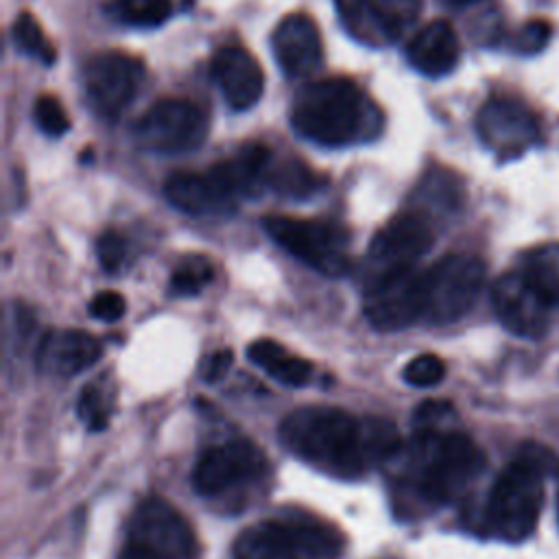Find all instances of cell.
I'll use <instances>...</instances> for the list:
<instances>
[{
    "instance_id": "1",
    "label": "cell",
    "mask_w": 559,
    "mask_h": 559,
    "mask_svg": "<svg viewBox=\"0 0 559 559\" xmlns=\"http://www.w3.org/2000/svg\"><path fill=\"white\" fill-rule=\"evenodd\" d=\"M280 439L288 452L334 478H360L373 463L402 450L393 421L358 419L334 406H304L284 417Z\"/></svg>"
},
{
    "instance_id": "2",
    "label": "cell",
    "mask_w": 559,
    "mask_h": 559,
    "mask_svg": "<svg viewBox=\"0 0 559 559\" xmlns=\"http://www.w3.org/2000/svg\"><path fill=\"white\" fill-rule=\"evenodd\" d=\"M483 467V450L463 432L413 435L400 493H413L426 504H445L459 498Z\"/></svg>"
},
{
    "instance_id": "3",
    "label": "cell",
    "mask_w": 559,
    "mask_h": 559,
    "mask_svg": "<svg viewBox=\"0 0 559 559\" xmlns=\"http://www.w3.org/2000/svg\"><path fill=\"white\" fill-rule=\"evenodd\" d=\"M293 129L325 146L349 144L367 133L369 107L358 85L345 76L308 83L290 107Z\"/></svg>"
},
{
    "instance_id": "4",
    "label": "cell",
    "mask_w": 559,
    "mask_h": 559,
    "mask_svg": "<svg viewBox=\"0 0 559 559\" xmlns=\"http://www.w3.org/2000/svg\"><path fill=\"white\" fill-rule=\"evenodd\" d=\"M546 465L535 450L520 452L493 480L485 520L493 535L504 542L526 539L539 520L544 502Z\"/></svg>"
},
{
    "instance_id": "5",
    "label": "cell",
    "mask_w": 559,
    "mask_h": 559,
    "mask_svg": "<svg viewBox=\"0 0 559 559\" xmlns=\"http://www.w3.org/2000/svg\"><path fill=\"white\" fill-rule=\"evenodd\" d=\"M485 282V264L467 253H450L421 271L424 321L445 325L459 321L476 304Z\"/></svg>"
},
{
    "instance_id": "6",
    "label": "cell",
    "mask_w": 559,
    "mask_h": 559,
    "mask_svg": "<svg viewBox=\"0 0 559 559\" xmlns=\"http://www.w3.org/2000/svg\"><path fill=\"white\" fill-rule=\"evenodd\" d=\"M557 290L542 271H509L493 282V312L511 334L539 338L548 330Z\"/></svg>"
},
{
    "instance_id": "7",
    "label": "cell",
    "mask_w": 559,
    "mask_h": 559,
    "mask_svg": "<svg viewBox=\"0 0 559 559\" xmlns=\"http://www.w3.org/2000/svg\"><path fill=\"white\" fill-rule=\"evenodd\" d=\"M264 229L282 249L323 275H343L349 266L347 231L338 225L293 216H266Z\"/></svg>"
},
{
    "instance_id": "8",
    "label": "cell",
    "mask_w": 559,
    "mask_h": 559,
    "mask_svg": "<svg viewBox=\"0 0 559 559\" xmlns=\"http://www.w3.org/2000/svg\"><path fill=\"white\" fill-rule=\"evenodd\" d=\"M205 111L188 98H162L135 122V140L153 153H186L207 135Z\"/></svg>"
},
{
    "instance_id": "9",
    "label": "cell",
    "mask_w": 559,
    "mask_h": 559,
    "mask_svg": "<svg viewBox=\"0 0 559 559\" xmlns=\"http://www.w3.org/2000/svg\"><path fill=\"white\" fill-rule=\"evenodd\" d=\"M144 81V66L122 50L94 55L85 66V92L92 107L107 118L120 116Z\"/></svg>"
},
{
    "instance_id": "10",
    "label": "cell",
    "mask_w": 559,
    "mask_h": 559,
    "mask_svg": "<svg viewBox=\"0 0 559 559\" xmlns=\"http://www.w3.org/2000/svg\"><path fill=\"white\" fill-rule=\"evenodd\" d=\"M365 317L382 332H395L424 321L421 271L413 266L378 275L365 297Z\"/></svg>"
},
{
    "instance_id": "11",
    "label": "cell",
    "mask_w": 559,
    "mask_h": 559,
    "mask_svg": "<svg viewBox=\"0 0 559 559\" xmlns=\"http://www.w3.org/2000/svg\"><path fill=\"white\" fill-rule=\"evenodd\" d=\"M129 544L166 559H192L197 539L186 518L166 500H144L129 520Z\"/></svg>"
},
{
    "instance_id": "12",
    "label": "cell",
    "mask_w": 559,
    "mask_h": 559,
    "mask_svg": "<svg viewBox=\"0 0 559 559\" xmlns=\"http://www.w3.org/2000/svg\"><path fill=\"white\" fill-rule=\"evenodd\" d=\"M264 452L249 439H234L205 450L192 472V485L201 496H218L234 485L262 476Z\"/></svg>"
},
{
    "instance_id": "13",
    "label": "cell",
    "mask_w": 559,
    "mask_h": 559,
    "mask_svg": "<svg viewBox=\"0 0 559 559\" xmlns=\"http://www.w3.org/2000/svg\"><path fill=\"white\" fill-rule=\"evenodd\" d=\"M478 138L500 157H515L537 140V120L533 111L515 98L496 96L487 100L476 116Z\"/></svg>"
},
{
    "instance_id": "14",
    "label": "cell",
    "mask_w": 559,
    "mask_h": 559,
    "mask_svg": "<svg viewBox=\"0 0 559 559\" xmlns=\"http://www.w3.org/2000/svg\"><path fill=\"white\" fill-rule=\"evenodd\" d=\"M432 229L417 212H400L378 229L369 245V258L378 264L380 275L413 269L415 262L432 247Z\"/></svg>"
},
{
    "instance_id": "15",
    "label": "cell",
    "mask_w": 559,
    "mask_h": 559,
    "mask_svg": "<svg viewBox=\"0 0 559 559\" xmlns=\"http://www.w3.org/2000/svg\"><path fill=\"white\" fill-rule=\"evenodd\" d=\"M343 20L356 35L391 41L421 13V0H338Z\"/></svg>"
},
{
    "instance_id": "16",
    "label": "cell",
    "mask_w": 559,
    "mask_h": 559,
    "mask_svg": "<svg viewBox=\"0 0 559 559\" xmlns=\"http://www.w3.org/2000/svg\"><path fill=\"white\" fill-rule=\"evenodd\" d=\"M273 55L290 79L308 76L321 66L323 41L317 24L306 13L286 15L271 37Z\"/></svg>"
},
{
    "instance_id": "17",
    "label": "cell",
    "mask_w": 559,
    "mask_h": 559,
    "mask_svg": "<svg viewBox=\"0 0 559 559\" xmlns=\"http://www.w3.org/2000/svg\"><path fill=\"white\" fill-rule=\"evenodd\" d=\"M212 79L231 109L253 107L264 92V72L258 59L242 46L229 44L212 57Z\"/></svg>"
},
{
    "instance_id": "18",
    "label": "cell",
    "mask_w": 559,
    "mask_h": 559,
    "mask_svg": "<svg viewBox=\"0 0 559 559\" xmlns=\"http://www.w3.org/2000/svg\"><path fill=\"white\" fill-rule=\"evenodd\" d=\"M100 356V343L83 330H52L35 352L37 367L44 373L68 378L92 367Z\"/></svg>"
},
{
    "instance_id": "19",
    "label": "cell",
    "mask_w": 559,
    "mask_h": 559,
    "mask_svg": "<svg viewBox=\"0 0 559 559\" xmlns=\"http://www.w3.org/2000/svg\"><path fill=\"white\" fill-rule=\"evenodd\" d=\"M166 199L186 214L212 216L227 214L236 205V197L218 181V177L207 173H175L164 186Z\"/></svg>"
},
{
    "instance_id": "20",
    "label": "cell",
    "mask_w": 559,
    "mask_h": 559,
    "mask_svg": "<svg viewBox=\"0 0 559 559\" xmlns=\"http://www.w3.org/2000/svg\"><path fill=\"white\" fill-rule=\"evenodd\" d=\"M406 57L415 70L428 76L448 74L461 57L459 35L445 20L428 22L408 41Z\"/></svg>"
},
{
    "instance_id": "21",
    "label": "cell",
    "mask_w": 559,
    "mask_h": 559,
    "mask_svg": "<svg viewBox=\"0 0 559 559\" xmlns=\"http://www.w3.org/2000/svg\"><path fill=\"white\" fill-rule=\"evenodd\" d=\"M293 535L304 559H338L345 548L343 533L323 518L304 509H288L280 515Z\"/></svg>"
},
{
    "instance_id": "22",
    "label": "cell",
    "mask_w": 559,
    "mask_h": 559,
    "mask_svg": "<svg viewBox=\"0 0 559 559\" xmlns=\"http://www.w3.org/2000/svg\"><path fill=\"white\" fill-rule=\"evenodd\" d=\"M234 559H304L286 524L277 520L245 528L234 542Z\"/></svg>"
},
{
    "instance_id": "23",
    "label": "cell",
    "mask_w": 559,
    "mask_h": 559,
    "mask_svg": "<svg viewBox=\"0 0 559 559\" xmlns=\"http://www.w3.org/2000/svg\"><path fill=\"white\" fill-rule=\"evenodd\" d=\"M247 356L253 365L286 386H304L312 373V365L308 360L290 354L284 345L271 338L253 341L247 347Z\"/></svg>"
},
{
    "instance_id": "24",
    "label": "cell",
    "mask_w": 559,
    "mask_h": 559,
    "mask_svg": "<svg viewBox=\"0 0 559 559\" xmlns=\"http://www.w3.org/2000/svg\"><path fill=\"white\" fill-rule=\"evenodd\" d=\"M266 186L273 188L277 194L293 197V199H304L317 192L323 186V179L308 168L299 159H284L280 164L269 166L266 173Z\"/></svg>"
},
{
    "instance_id": "25",
    "label": "cell",
    "mask_w": 559,
    "mask_h": 559,
    "mask_svg": "<svg viewBox=\"0 0 559 559\" xmlns=\"http://www.w3.org/2000/svg\"><path fill=\"white\" fill-rule=\"evenodd\" d=\"M214 277L212 264L203 255H190L170 275V290L175 295H197Z\"/></svg>"
},
{
    "instance_id": "26",
    "label": "cell",
    "mask_w": 559,
    "mask_h": 559,
    "mask_svg": "<svg viewBox=\"0 0 559 559\" xmlns=\"http://www.w3.org/2000/svg\"><path fill=\"white\" fill-rule=\"evenodd\" d=\"M13 39H15V44L22 50H26L28 55L39 57L44 63H52L55 61V50L48 44V39L44 35V28L39 26L35 15L24 11V13H20L15 17V22H13Z\"/></svg>"
},
{
    "instance_id": "27",
    "label": "cell",
    "mask_w": 559,
    "mask_h": 559,
    "mask_svg": "<svg viewBox=\"0 0 559 559\" xmlns=\"http://www.w3.org/2000/svg\"><path fill=\"white\" fill-rule=\"evenodd\" d=\"M114 7L129 24L146 28L162 24L173 11L170 0H114Z\"/></svg>"
},
{
    "instance_id": "28",
    "label": "cell",
    "mask_w": 559,
    "mask_h": 559,
    "mask_svg": "<svg viewBox=\"0 0 559 559\" xmlns=\"http://www.w3.org/2000/svg\"><path fill=\"white\" fill-rule=\"evenodd\" d=\"M402 376L411 386L428 389L443 380L445 362L437 354H419L406 362Z\"/></svg>"
},
{
    "instance_id": "29",
    "label": "cell",
    "mask_w": 559,
    "mask_h": 559,
    "mask_svg": "<svg viewBox=\"0 0 559 559\" xmlns=\"http://www.w3.org/2000/svg\"><path fill=\"white\" fill-rule=\"evenodd\" d=\"M35 122L37 127L50 135V138H59L70 129V118L61 105V100L52 94H44L35 100Z\"/></svg>"
},
{
    "instance_id": "30",
    "label": "cell",
    "mask_w": 559,
    "mask_h": 559,
    "mask_svg": "<svg viewBox=\"0 0 559 559\" xmlns=\"http://www.w3.org/2000/svg\"><path fill=\"white\" fill-rule=\"evenodd\" d=\"M76 415L87 428L103 430L109 424V406L103 391H98L96 386H85L76 402Z\"/></svg>"
},
{
    "instance_id": "31",
    "label": "cell",
    "mask_w": 559,
    "mask_h": 559,
    "mask_svg": "<svg viewBox=\"0 0 559 559\" xmlns=\"http://www.w3.org/2000/svg\"><path fill=\"white\" fill-rule=\"evenodd\" d=\"M452 406L441 400H428L417 406L413 415V435H426V432H443L445 421L452 417Z\"/></svg>"
},
{
    "instance_id": "32",
    "label": "cell",
    "mask_w": 559,
    "mask_h": 559,
    "mask_svg": "<svg viewBox=\"0 0 559 559\" xmlns=\"http://www.w3.org/2000/svg\"><path fill=\"white\" fill-rule=\"evenodd\" d=\"M96 258L107 273H116L127 260V240L111 229L100 234L96 242Z\"/></svg>"
},
{
    "instance_id": "33",
    "label": "cell",
    "mask_w": 559,
    "mask_h": 559,
    "mask_svg": "<svg viewBox=\"0 0 559 559\" xmlns=\"http://www.w3.org/2000/svg\"><path fill=\"white\" fill-rule=\"evenodd\" d=\"M550 41V24L546 20L526 22L515 35V48L524 55H535Z\"/></svg>"
},
{
    "instance_id": "34",
    "label": "cell",
    "mask_w": 559,
    "mask_h": 559,
    "mask_svg": "<svg viewBox=\"0 0 559 559\" xmlns=\"http://www.w3.org/2000/svg\"><path fill=\"white\" fill-rule=\"evenodd\" d=\"M87 310L98 321H105V323L118 321L124 314V297L116 290H103L92 297Z\"/></svg>"
},
{
    "instance_id": "35",
    "label": "cell",
    "mask_w": 559,
    "mask_h": 559,
    "mask_svg": "<svg viewBox=\"0 0 559 559\" xmlns=\"http://www.w3.org/2000/svg\"><path fill=\"white\" fill-rule=\"evenodd\" d=\"M231 360H234V356H231L229 349H218V352L210 354L205 358L203 369H201L203 380L205 382H218L223 376H227V371L231 367Z\"/></svg>"
},
{
    "instance_id": "36",
    "label": "cell",
    "mask_w": 559,
    "mask_h": 559,
    "mask_svg": "<svg viewBox=\"0 0 559 559\" xmlns=\"http://www.w3.org/2000/svg\"><path fill=\"white\" fill-rule=\"evenodd\" d=\"M120 559H166V557H159V555H155V552H151V550H146L142 546L127 544L122 555H120Z\"/></svg>"
},
{
    "instance_id": "37",
    "label": "cell",
    "mask_w": 559,
    "mask_h": 559,
    "mask_svg": "<svg viewBox=\"0 0 559 559\" xmlns=\"http://www.w3.org/2000/svg\"><path fill=\"white\" fill-rule=\"evenodd\" d=\"M445 2H450V4H454V7H465V4H474V2H480V0H445Z\"/></svg>"
},
{
    "instance_id": "38",
    "label": "cell",
    "mask_w": 559,
    "mask_h": 559,
    "mask_svg": "<svg viewBox=\"0 0 559 559\" xmlns=\"http://www.w3.org/2000/svg\"><path fill=\"white\" fill-rule=\"evenodd\" d=\"M555 504H557V524H559V489H557V502Z\"/></svg>"
}]
</instances>
